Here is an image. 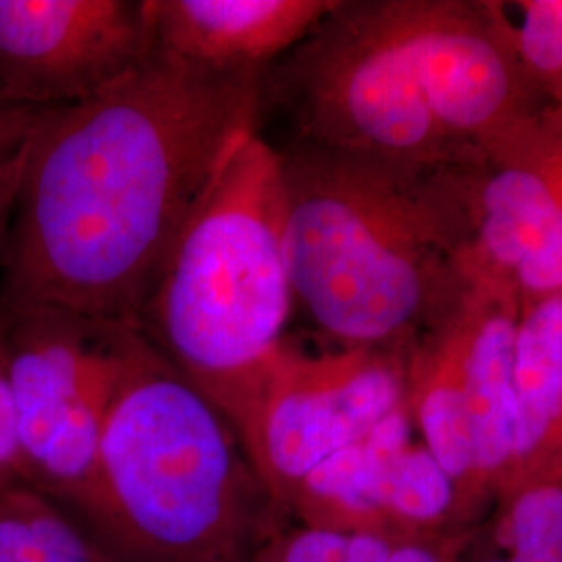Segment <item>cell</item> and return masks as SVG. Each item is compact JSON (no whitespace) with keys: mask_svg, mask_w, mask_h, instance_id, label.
Instances as JSON below:
<instances>
[{"mask_svg":"<svg viewBox=\"0 0 562 562\" xmlns=\"http://www.w3.org/2000/svg\"><path fill=\"white\" fill-rule=\"evenodd\" d=\"M155 55L146 0H0V102L59 111Z\"/></svg>","mask_w":562,"mask_h":562,"instance_id":"9c48e42d","label":"cell"},{"mask_svg":"<svg viewBox=\"0 0 562 562\" xmlns=\"http://www.w3.org/2000/svg\"><path fill=\"white\" fill-rule=\"evenodd\" d=\"M278 109L306 142L402 167L485 165L434 117L402 25L401 0H338L261 80V120Z\"/></svg>","mask_w":562,"mask_h":562,"instance_id":"5b68a950","label":"cell"},{"mask_svg":"<svg viewBox=\"0 0 562 562\" xmlns=\"http://www.w3.org/2000/svg\"><path fill=\"white\" fill-rule=\"evenodd\" d=\"M548 482H562V292L521 304L513 461L496 503Z\"/></svg>","mask_w":562,"mask_h":562,"instance_id":"5bb4252c","label":"cell"},{"mask_svg":"<svg viewBox=\"0 0 562 562\" xmlns=\"http://www.w3.org/2000/svg\"><path fill=\"white\" fill-rule=\"evenodd\" d=\"M278 150L294 306L336 348H408L462 296L485 165Z\"/></svg>","mask_w":562,"mask_h":562,"instance_id":"7a4b0ae2","label":"cell"},{"mask_svg":"<svg viewBox=\"0 0 562 562\" xmlns=\"http://www.w3.org/2000/svg\"><path fill=\"white\" fill-rule=\"evenodd\" d=\"M406 350L313 355L285 340L217 404L281 515L313 471L406 406Z\"/></svg>","mask_w":562,"mask_h":562,"instance_id":"8992f818","label":"cell"},{"mask_svg":"<svg viewBox=\"0 0 562 562\" xmlns=\"http://www.w3.org/2000/svg\"><path fill=\"white\" fill-rule=\"evenodd\" d=\"M0 562H104L59 504L30 485L0 492Z\"/></svg>","mask_w":562,"mask_h":562,"instance_id":"e0dca14e","label":"cell"},{"mask_svg":"<svg viewBox=\"0 0 562 562\" xmlns=\"http://www.w3.org/2000/svg\"><path fill=\"white\" fill-rule=\"evenodd\" d=\"M261 80L155 53L46 113L0 250V302L134 327L223 165L261 130Z\"/></svg>","mask_w":562,"mask_h":562,"instance_id":"6da1fadb","label":"cell"},{"mask_svg":"<svg viewBox=\"0 0 562 562\" xmlns=\"http://www.w3.org/2000/svg\"><path fill=\"white\" fill-rule=\"evenodd\" d=\"M338 0H146L155 53L217 76L262 78Z\"/></svg>","mask_w":562,"mask_h":562,"instance_id":"8fae6325","label":"cell"},{"mask_svg":"<svg viewBox=\"0 0 562 562\" xmlns=\"http://www.w3.org/2000/svg\"><path fill=\"white\" fill-rule=\"evenodd\" d=\"M471 315L467 294L406 350V404L423 446L454 485L462 527L483 508L475 494L473 457L464 413V367Z\"/></svg>","mask_w":562,"mask_h":562,"instance_id":"4fadbf2b","label":"cell"},{"mask_svg":"<svg viewBox=\"0 0 562 562\" xmlns=\"http://www.w3.org/2000/svg\"><path fill=\"white\" fill-rule=\"evenodd\" d=\"M411 427L406 404L367 440L371 501L383 529L404 536H467L454 485L425 446L411 442Z\"/></svg>","mask_w":562,"mask_h":562,"instance_id":"9a60e30c","label":"cell"},{"mask_svg":"<svg viewBox=\"0 0 562 562\" xmlns=\"http://www.w3.org/2000/svg\"><path fill=\"white\" fill-rule=\"evenodd\" d=\"M15 485H25V477L18 438V413L9 373L7 340L0 317V492Z\"/></svg>","mask_w":562,"mask_h":562,"instance_id":"44dd1931","label":"cell"},{"mask_svg":"<svg viewBox=\"0 0 562 562\" xmlns=\"http://www.w3.org/2000/svg\"><path fill=\"white\" fill-rule=\"evenodd\" d=\"M280 150H234L186 223L134 329L215 406L265 367L294 313Z\"/></svg>","mask_w":562,"mask_h":562,"instance_id":"277c9868","label":"cell"},{"mask_svg":"<svg viewBox=\"0 0 562 562\" xmlns=\"http://www.w3.org/2000/svg\"><path fill=\"white\" fill-rule=\"evenodd\" d=\"M59 506L104 562H250L290 522L222 411L134 327L92 475Z\"/></svg>","mask_w":562,"mask_h":562,"instance_id":"3957f363","label":"cell"},{"mask_svg":"<svg viewBox=\"0 0 562 562\" xmlns=\"http://www.w3.org/2000/svg\"><path fill=\"white\" fill-rule=\"evenodd\" d=\"M471 315L464 367V413L480 506L496 501L515 443V346L521 315L510 276H467Z\"/></svg>","mask_w":562,"mask_h":562,"instance_id":"7c38bea8","label":"cell"},{"mask_svg":"<svg viewBox=\"0 0 562 562\" xmlns=\"http://www.w3.org/2000/svg\"><path fill=\"white\" fill-rule=\"evenodd\" d=\"M471 562H513L508 557H480V559H475V561Z\"/></svg>","mask_w":562,"mask_h":562,"instance_id":"7402d4cb","label":"cell"},{"mask_svg":"<svg viewBox=\"0 0 562 562\" xmlns=\"http://www.w3.org/2000/svg\"><path fill=\"white\" fill-rule=\"evenodd\" d=\"M25 485L65 504L92 475L127 325L2 304Z\"/></svg>","mask_w":562,"mask_h":562,"instance_id":"52a82bcc","label":"cell"},{"mask_svg":"<svg viewBox=\"0 0 562 562\" xmlns=\"http://www.w3.org/2000/svg\"><path fill=\"white\" fill-rule=\"evenodd\" d=\"M561 209L562 102H548L485 162L462 276L517 278Z\"/></svg>","mask_w":562,"mask_h":562,"instance_id":"30bf717a","label":"cell"},{"mask_svg":"<svg viewBox=\"0 0 562 562\" xmlns=\"http://www.w3.org/2000/svg\"><path fill=\"white\" fill-rule=\"evenodd\" d=\"M521 304L562 292V209L540 248L517 271Z\"/></svg>","mask_w":562,"mask_h":562,"instance_id":"ffe728a7","label":"cell"},{"mask_svg":"<svg viewBox=\"0 0 562 562\" xmlns=\"http://www.w3.org/2000/svg\"><path fill=\"white\" fill-rule=\"evenodd\" d=\"M467 536L329 531L285 522L250 562H464Z\"/></svg>","mask_w":562,"mask_h":562,"instance_id":"2e32d148","label":"cell"},{"mask_svg":"<svg viewBox=\"0 0 562 562\" xmlns=\"http://www.w3.org/2000/svg\"><path fill=\"white\" fill-rule=\"evenodd\" d=\"M503 2L401 0L406 41L434 117L483 161L548 99L527 71Z\"/></svg>","mask_w":562,"mask_h":562,"instance_id":"ba28073f","label":"cell"},{"mask_svg":"<svg viewBox=\"0 0 562 562\" xmlns=\"http://www.w3.org/2000/svg\"><path fill=\"white\" fill-rule=\"evenodd\" d=\"M517 46L548 102H562V0H519Z\"/></svg>","mask_w":562,"mask_h":562,"instance_id":"ac0fdd59","label":"cell"},{"mask_svg":"<svg viewBox=\"0 0 562 562\" xmlns=\"http://www.w3.org/2000/svg\"><path fill=\"white\" fill-rule=\"evenodd\" d=\"M46 113L0 102V250L9 232L25 162Z\"/></svg>","mask_w":562,"mask_h":562,"instance_id":"d6986e66","label":"cell"}]
</instances>
